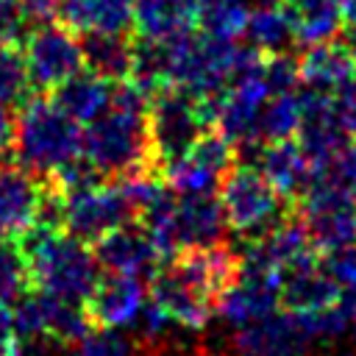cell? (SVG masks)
<instances>
[{"instance_id": "f1b7e54d", "label": "cell", "mask_w": 356, "mask_h": 356, "mask_svg": "<svg viewBox=\"0 0 356 356\" xmlns=\"http://www.w3.org/2000/svg\"><path fill=\"white\" fill-rule=\"evenodd\" d=\"M303 120V97L298 92L270 95L259 114V142L295 139Z\"/></svg>"}, {"instance_id": "7c38bea8", "label": "cell", "mask_w": 356, "mask_h": 356, "mask_svg": "<svg viewBox=\"0 0 356 356\" xmlns=\"http://www.w3.org/2000/svg\"><path fill=\"white\" fill-rule=\"evenodd\" d=\"M147 298L181 331H203L209 317L217 312L214 300L203 289H197L186 275H181L170 261H164L150 275Z\"/></svg>"}, {"instance_id": "e0dca14e", "label": "cell", "mask_w": 356, "mask_h": 356, "mask_svg": "<svg viewBox=\"0 0 356 356\" xmlns=\"http://www.w3.org/2000/svg\"><path fill=\"white\" fill-rule=\"evenodd\" d=\"M44 186L19 164L0 161V236H22L39 217Z\"/></svg>"}, {"instance_id": "30bf717a", "label": "cell", "mask_w": 356, "mask_h": 356, "mask_svg": "<svg viewBox=\"0 0 356 356\" xmlns=\"http://www.w3.org/2000/svg\"><path fill=\"white\" fill-rule=\"evenodd\" d=\"M236 164V147L222 134H203L181 156L164 161L161 178L175 195H214L225 172Z\"/></svg>"}, {"instance_id": "4dcf8cb0", "label": "cell", "mask_w": 356, "mask_h": 356, "mask_svg": "<svg viewBox=\"0 0 356 356\" xmlns=\"http://www.w3.org/2000/svg\"><path fill=\"white\" fill-rule=\"evenodd\" d=\"M25 289H31V278L17 239L0 236V300L14 303Z\"/></svg>"}, {"instance_id": "4316f807", "label": "cell", "mask_w": 356, "mask_h": 356, "mask_svg": "<svg viewBox=\"0 0 356 356\" xmlns=\"http://www.w3.org/2000/svg\"><path fill=\"white\" fill-rule=\"evenodd\" d=\"M242 36L248 39L250 47H256L264 56L289 50L292 39H295V31H292V22H289V14H286L284 3L275 0V3L250 6V14H248Z\"/></svg>"}, {"instance_id": "d6a6232c", "label": "cell", "mask_w": 356, "mask_h": 356, "mask_svg": "<svg viewBox=\"0 0 356 356\" xmlns=\"http://www.w3.org/2000/svg\"><path fill=\"white\" fill-rule=\"evenodd\" d=\"M261 72H264V83H267V92H270V95L295 92V89L300 86V67H298V58L289 56L286 50L267 56Z\"/></svg>"}, {"instance_id": "e575fe53", "label": "cell", "mask_w": 356, "mask_h": 356, "mask_svg": "<svg viewBox=\"0 0 356 356\" xmlns=\"http://www.w3.org/2000/svg\"><path fill=\"white\" fill-rule=\"evenodd\" d=\"M331 170H334V175L356 195V136L345 145V150L337 156V161L331 164Z\"/></svg>"}, {"instance_id": "d6986e66", "label": "cell", "mask_w": 356, "mask_h": 356, "mask_svg": "<svg viewBox=\"0 0 356 356\" xmlns=\"http://www.w3.org/2000/svg\"><path fill=\"white\" fill-rule=\"evenodd\" d=\"M261 175L278 189L284 200H298L317 175V167L306 156L298 139H278L259 145V164Z\"/></svg>"}, {"instance_id": "6da1fadb", "label": "cell", "mask_w": 356, "mask_h": 356, "mask_svg": "<svg viewBox=\"0 0 356 356\" xmlns=\"http://www.w3.org/2000/svg\"><path fill=\"white\" fill-rule=\"evenodd\" d=\"M150 95L131 78L114 83L111 106L83 125L81 159L103 178H120L125 172L153 164L147 136Z\"/></svg>"}, {"instance_id": "83f0119b", "label": "cell", "mask_w": 356, "mask_h": 356, "mask_svg": "<svg viewBox=\"0 0 356 356\" xmlns=\"http://www.w3.org/2000/svg\"><path fill=\"white\" fill-rule=\"evenodd\" d=\"M248 14H250V0H197L195 25L206 36L236 42L245 33Z\"/></svg>"}, {"instance_id": "836d02e7", "label": "cell", "mask_w": 356, "mask_h": 356, "mask_svg": "<svg viewBox=\"0 0 356 356\" xmlns=\"http://www.w3.org/2000/svg\"><path fill=\"white\" fill-rule=\"evenodd\" d=\"M323 267L342 286V292H356V242L323 253Z\"/></svg>"}, {"instance_id": "2e32d148", "label": "cell", "mask_w": 356, "mask_h": 356, "mask_svg": "<svg viewBox=\"0 0 356 356\" xmlns=\"http://www.w3.org/2000/svg\"><path fill=\"white\" fill-rule=\"evenodd\" d=\"M147 300V289L139 275L106 273L83 300V314L92 328H122L136 320Z\"/></svg>"}, {"instance_id": "5b68a950", "label": "cell", "mask_w": 356, "mask_h": 356, "mask_svg": "<svg viewBox=\"0 0 356 356\" xmlns=\"http://www.w3.org/2000/svg\"><path fill=\"white\" fill-rule=\"evenodd\" d=\"M295 211L317 253L356 242V195L334 175L331 167L317 170L309 189L295 200Z\"/></svg>"}, {"instance_id": "ffe728a7", "label": "cell", "mask_w": 356, "mask_h": 356, "mask_svg": "<svg viewBox=\"0 0 356 356\" xmlns=\"http://www.w3.org/2000/svg\"><path fill=\"white\" fill-rule=\"evenodd\" d=\"M225 214L217 195H178L175 197V217H172V236L178 250L184 248H209L222 242L225 234Z\"/></svg>"}, {"instance_id": "484cf974", "label": "cell", "mask_w": 356, "mask_h": 356, "mask_svg": "<svg viewBox=\"0 0 356 356\" xmlns=\"http://www.w3.org/2000/svg\"><path fill=\"white\" fill-rule=\"evenodd\" d=\"M83 67L117 83L131 75L134 67V42L128 33H81Z\"/></svg>"}, {"instance_id": "1f68e13d", "label": "cell", "mask_w": 356, "mask_h": 356, "mask_svg": "<svg viewBox=\"0 0 356 356\" xmlns=\"http://www.w3.org/2000/svg\"><path fill=\"white\" fill-rule=\"evenodd\" d=\"M67 356H136V342L117 334V328H92Z\"/></svg>"}, {"instance_id": "277c9868", "label": "cell", "mask_w": 356, "mask_h": 356, "mask_svg": "<svg viewBox=\"0 0 356 356\" xmlns=\"http://www.w3.org/2000/svg\"><path fill=\"white\" fill-rule=\"evenodd\" d=\"M161 42L167 61V86H178L195 97L220 95L239 56L236 42L206 36L192 28Z\"/></svg>"}, {"instance_id": "52a82bcc", "label": "cell", "mask_w": 356, "mask_h": 356, "mask_svg": "<svg viewBox=\"0 0 356 356\" xmlns=\"http://www.w3.org/2000/svg\"><path fill=\"white\" fill-rule=\"evenodd\" d=\"M209 125L211 120L200 97L178 86L159 89L147 106V136L153 164L161 167L164 161L181 156L206 134Z\"/></svg>"}, {"instance_id": "f546056e", "label": "cell", "mask_w": 356, "mask_h": 356, "mask_svg": "<svg viewBox=\"0 0 356 356\" xmlns=\"http://www.w3.org/2000/svg\"><path fill=\"white\" fill-rule=\"evenodd\" d=\"M31 75L22 58V50L14 44L0 47V103L17 106L31 95Z\"/></svg>"}, {"instance_id": "3957f363", "label": "cell", "mask_w": 356, "mask_h": 356, "mask_svg": "<svg viewBox=\"0 0 356 356\" xmlns=\"http://www.w3.org/2000/svg\"><path fill=\"white\" fill-rule=\"evenodd\" d=\"M81 125L47 95H28L19 103L11 134V153L36 178L53 181L81 159Z\"/></svg>"}, {"instance_id": "ac0fdd59", "label": "cell", "mask_w": 356, "mask_h": 356, "mask_svg": "<svg viewBox=\"0 0 356 356\" xmlns=\"http://www.w3.org/2000/svg\"><path fill=\"white\" fill-rule=\"evenodd\" d=\"M298 67H300L303 89L320 95H337L356 78V47L334 36L309 44L306 53L298 58Z\"/></svg>"}, {"instance_id": "8fae6325", "label": "cell", "mask_w": 356, "mask_h": 356, "mask_svg": "<svg viewBox=\"0 0 356 356\" xmlns=\"http://www.w3.org/2000/svg\"><path fill=\"white\" fill-rule=\"evenodd\" d=\"M312 334L300 314L273 312L245 325L231 337V356H309Z\"/></svg>"}, {"instance_id": "8d00e7d4", "label": "cell", "mask_w": 356, "mask_h": 356, "mask_svg": "<svg viewBox=\"0 0 356 356\" xmlns=\"http://www.w3.org/2000/svg\"><path fill=\"white\" fill-rule=\"evenodd\" d=\"M11 134H14V114L11 106L0 103V159L6 150H11Z\"/></svg>"}, {"instance_id": "d4e9b609", "label": "cell", "mask_w": 356, "mask_h": 356, "mask_svg": "<svg viewBox=\"0 0 356 356\" xmlns=\"http://www.w3.org/2000/svg\"><path fill=\"white\" fill-rule=\"evenodd\" d=\"M281 3L289 14L295 39L303 42L306 47L334 39L345 28L342 0H281Z\"/></svg>"}, {"instance_id": "9a60e30c", "label": "cell", "mask_w": 356, "mask_h": 356, "mask_svg": "<svg viewBox=\"0 0 356 356\" xmlns=\"http://www.w3.org/2000/svg\"><path fill=\"white\" fill-rule=\"evenodd\" d=\"M92 250H95L100 270L106 273H125V275L145 278V275H153L164 264V256L159 253L145 225L134 220L103 234Z\"/></svg>"}, {"instance_id": "74e56055", "label": "cell", "mask_w": 356, "mask_h": 356, "mask_svg": "<svg viewBox=\"0 0 356 356\" xmlns=\"http://www.w3.org/2000/svg\"><path fill=\"white\" fill-rule=\"evenodd\" d=\"M342 22L356 33V0H342Z\"/></svg>"}, {"instance_id": "4fadbf2b", "label": "cell", "mask_w": 356, "mask_h": 356, "mask_svg": "<svg viewBox=\"0 0 356 356\" xmlns=\"http://www.w3.org/2000/svg\"><path fill=\"white\" fill-rule=\"evenodd\" d=\"M300 97H303V120H300L298 142L306 150V156L312 159V164L317 170H325L337 161V156L345 150V145L353 139V134L339 120L331 95L303 89Z\"/></svg>"}, {"instance_id": "d590c367", "label": "cell", "mask_w": 356, "mask_h": 356, "mask_svg": "<svg viewBox=\"0 0 356 356\" xmlns=\"http://www.w3.org/2000/svg\"><path fill=\"white\" fill-rule=\"evenodd\" d=\"M14 348H17L14 312H11V303L0 300V356H11Z\"/></svg>"}, {"instance_id": "603a6c76", "label": "cell", "mask_w": 356, "mask_h": 356, "mask_svg": "<svg viewBox=\"0 0 356 356\" xmlns=\"http://www.w3.org/2000/svg\"><path fill=\"white\" fill-rule=\"evenodd\" d=\"M111 95H114V83L106 81L103 75L92 72V70H78L75 75H70L61 86L53 89V100L78 122L86 125L95 117H100L108 106H111Z\"/></svg>"}, {"instance_id": "8992f818", "label": "cell", "mask_w": 356, "mask_h": 356, "mask_svg": "<svg viewBox=\"0 0 356 356\" xmlns=\"http://www.w3.org/2000/svg\"><path fill=\"white\" fill-rule=\"evenodd\" d=\"M217 192H220L217 197L225 214V225L234 234H239L245 242L259 239L286 217L284 211L286 200L261 175L256 164H239V167L234 164L225 172Z\"/></svg>"}, {"instance_id": "7a4b0ae2", "label": "cell", "mask_w": 356, "mask_h": 356, "mask_svg": "<svg viewBox=\"0 0 356 356\" xmlns=\"http://www.w3.org/2000/svg\"><path fill=\"white\" fill-rule=\"evenodd\" d=\"M17 248L28 264L31 286L61 300L83 306L100 278V264L89 242L67 234L64 228L33 222L22 236H17Z\"/></svg>"}, {"instance_id": "f35d334b", "label": "cell", "mask_w": 356, "mask_h": 356, "mask_svg": "<svg viewBox=\"0 0 356 356\" xmlns=\"http://www.w3.org/2000/svg\"><path fill=\"white\" fill-rule=\"evenodd\" d=\"M353 325H356V323H353Z\"/></svg>"}, {"instance_id": "cb8c5ba5", "label": "cell", "mask_w": 356, "mask_h": 356, "mask_svg": "<svg viewBox=\"0 0 356 356\" xmlns=\"http://www.w3.org/2000/svg\"><path fill=\"white\" fill-rule=\"evenodd\" d=\"M197 0H134V31L142 39H170L195 25Z\"/></svg>"}, {"instance_id": "9c48e42d", "label": "cell", "mask_w": 356, "mask_h": 356, "mask_svg": "<svg viewBox=\"0 0 356 356\" xmlns=\"http://www.w3.org/2000/svg\"><path fill=\"white\" fill-rule=\"evenodd\" d=\"M22 58L31 75V86L39 92H53L70 75L83 70V44L72 28L56 19L25 33Z\"/></svg>"}, {"instance_id": "7402d4cb", "label": "cell", "mask_w": 356, "mask_h": 356, "mask_svg": "<svg viewBox=\"0 0 356 356\" xmlns=\"http://www.w3.org/2000/svg\"><path fill=\"white\" fill-rule=\"evenodd\" d=\"M58 22L81 33H128L134 28V0H56Z\"/></svg>"}, {"instance_id": "ab89813d", "label": "cell", "mask_w": 356, "mask_h": 356, "mask_svg": "<svg viewBox=\"0 0 356 356\" xmlns=\"http://www.w3.org/2000/svg\"><path fill=\"white\" fill-rule=\"evenodd\" d=\"M197 356H200V353H197Z\"/></svg>"}, {"instance_id": "ba28073f", "label": "cell", "mask_w": 356, "mask_h": 356, "mask_svg": "<svg viewBox=\"0 0 356 356\" xmlns=\"http://www.w3.org/2000/svg\"><path fill=\"white\" fill-rule=\"evenodd\" d=\"M64 197V231L95 245L111 228L134 220V209L125 200L117 181L106 184L103 178H92L86 184L61 189Z\"/></svg>"}, {"instance_id": "5bb4252c", "label": "cell", "mask_w": 356, "mask_h": 356, "mask_svg": "<svg viewBox=\"0 0 356 356\" xmlns=\"http://www.w3.org/2000/svg\"><path fill=\"white\" fill-rule=\"evenodd\" d=\"M281 306V275L261 267L239 264V275L217 300V314L228 325H245Z\"/></svg>"}, {"instance_id": "44dd1931", "label": "cell", "mask_w": 356, "mask_h": 356, "mask_svg": "<svg viewBox=\"0 0 356 356\" xmlns=\"http://www.w3.org/2000/svg\"><path fill=\"white\" fill-rule=\"evenodd\" d=\"M342 298V286L331 278L323 261H303L281 275V306L295 314L320 312Z\"/></svg>"}]
</instances>
